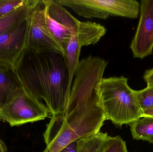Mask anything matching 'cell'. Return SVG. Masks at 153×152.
I'll return each instance as SVG.
<instances>
[{"mask_svg":"<svg viewBox=\"0 0 153 152\" xmlns=\"http://www.w3.org/2000/svg\"><path fill=\"white\" fill-rule=\"evenodd\" d=\"M108 62L89 55L79 61L63 112L51 117L44 134L43 152H59L70 144L100 132L106 120L99 86Z\"/></svg>","mask_w":153,"mask_h":152,"instance_id":"cell-1","label":"cell"},{"mask_svg":"<svg viewBox=\"0 0 153 152\" xmlns=\"http://www.w3.org/2000/svg\"><path fill=\"white\" fill-rule=\"evenodd\" d=\"M14 70L22 89L43 103L51 116L64 111L70 95L64 54L26 49Z\"/></svg>","mask_w":153,"mask_h":152,"instance_id":"cell-2","label":"cell"},{"mask_svg":"<svg viewBox=\"0 0 153 152\" xmlns=\"http://www.w3.org/2000/svg\"><path fill=\"white\" fill-rule=\"evenodd\" d=\"M101 107L106 120L117 126L130 125L142 117V111L136 97L135 90L128 84L124 76L103 77L99 86Z\"/></svg>","mask_w":153,"mask_h":152,"instance_id":"cell-3","label":"cell"},{"mask_svg":"<svg viewBox=\"0 0 153 152\" xmlns=\"http://www.w3.org/2000/svg\"><path fill=\"white\" fill-rule=\"evenodd\" d=\"M85 18L105 20L117 16L135 19L140 15V3L136 0H54Z\"/></svg>","mask_w":153,"mask_h":152,"instance_id":"cell-4","label":"cell"},{"mask_svg":"<svg viewBox=\"0 0 153 152\" xmlns=\"http://www.w3.org/2000/svg\"><path fill=\"white\" fill-rule=\"evenodd\" d=\"M50 115L43 103L23 89L0 109V120L11 127L44 120Z\"/></svg>","mask_w":153,"mask_h":152,"instance_id":"cell-5","label":"cell"},{"mask_svg":"<svg viewBox=\"0 0 153 152\" xmlns=\"http://www.w3.org/2000/svg\"><path fill=\"white\" fill-rule=\"evenodd\" d=\"M107 32L103 26L91 21L79 20L71 33L69 43L65 50V58L69 71L68 90L71 92L74 74L83 46L97 44Z\"/></svg>","mask_w":153,"mask_h":152,"instance_id":"cell-6","label":"cell"},{"mask_svg":"<svg viewBox=\"0 0 153 152\" xmlns=\"http://www.w3.org/2000/svg\"><path fill=\"white\" fill-rule=\"evenodd\" d=\"M45 0H34L28 18V34L27 49L38 51H53L64 55L62 47L49 33L46 23Z\"/></svg>","mask_w":153,"mask_h":152,"instance_id":"cell-7","label":"cell"},{"mask_svg":"<svg viewBox=\"0 0 153 152\" xmlns=\"http://www.w3.org/2000/svg\"><path fill=\"white\" fill-rule=\"evenodd\" d=\"M140 3V18L130 48L134 58L143 59L153 53V0Z\"/></svg>","mask_w":153,"mask_h":152,"instance_id":"cell-8","label":"cell"},{"mask_svg":"<svg viewBox=\"0 0 153 152\" xmlns=\"http://www.w3.org/2000/svg\"><path fill=\"white\" fill-rule=\"evenodd\" d=\"M28 34L27 19L19 26L0 35L1 64L15 68L27 49Z\"/></svg>","mask_w":153,"mask_h":152,"instance_id":"cell-9","label":"cell"},{"mask_svg":"<svg viewBox=\"0 0 153 152\" xmlns=\"http://www.w3.org/2000/svg\"><path fill=\"white\" fill-rule=\"evenodd\" d=\"M46 23L51 35L55 41L65 50L70 42L71 33L66 25L65 7L54 0H45Z\"/></svg>","mask_w":153,"mask_h":152,"instance_id":"cell-10","label":"cell"},{"mask_svg":"<svg viewBox=\"0 0 153 152\" xmlns=\"http://www.w3.org/2000/svg\"><path fill=\"white\" fill-rule=\"evenodd\" d=\"M22 89L14 68L0 63V109Z\"/></svg>","mask_w":153,"mask_h":152,"instance_id":"cell-11","label":"cell"},{"mask_svg":"<svg viewBox=\"0 0 153 152\" xmlns=\"http://www.w3.org/2000/svg\"><path fill=\"white\" fill-rule=\"evenodd\" d=\"M34 0L15 9L0 18V35L15 28L26 21L29 16Z\"/></svg>","mask_w":153,"mask_h":152,"instance_id":"cell-12","label":"cell"},{"mask_svg":"<svg viewBox=\"0 0 153 152\" xmlns=\"http://www.w3.org/2000/svg\"><path fill=\"white\" fill-rule=\"evenodd\" d=\"M129 126L134 140H142L153 145V117H142Z\"/></svg>","mask_w":153,"mask_h":152,"instance_id":"cell-13","label":"cell"},{"mask_svg":"<svg viewBox=\"0 0 153 152\" xmlns=\"http://www.w3.org/2000/svg\"><path fill=\"white\" fill-rule=\"evenodd\" d=\"M108 134L99 132L77 140L78 152H101Z\"/></svg>","mask_w":153,"mask_h":152,"instance_id":"cell-14","label":"cell"},{"mask_svg":"<svg viewBox=\"0 0 153 152\" xmlns=\"http://www.w3.org/2000/svg\"><path fill=\"white\" fill-rule=\"evenodd\" d=\"M101 152H128L126 142L120 136L108 135L104 141Z\"/></svg>","mask_w":153,"mask_h":152,"instance_id":"cell-15","label":"cell"},{"mask_svg":"<svg viewBox=\"0 0 153 152\" xmlns=\"http://www.w3.org/2000/svg\"><path fill=\"white\" fill-rule=\"evenodd\" d=\"M135 93L142 111L153 108V85H147L142 90H135Z\"/></svg>","mask_w":153,"mask_h":152,"instance_id":"cell-16","label":"cell"},{"mask_svg":"<svg viewBox=\"0 0 153 152\" xmlns=\"http://www.w3.org/2000/svg\"><path fill=\"white\" fill-rule=\"evenodd\" d=\"M28 0H0V18L27 3Z\"/></svg>","mask_w":153,"mask_h":152,"instance_id":"cell-17","label":"cell"},{"mask_svg":"<svg viewBox=\"0 0 153 152\" xmlns=\"http://www.w3.org/2000/svg\"><path fill=\"white\" fill-rule=\"evenodd\" d=\"M143 78L147 85H153V68L147 70L145 72Z\"/></svg>","mask_w":153,"mask_h":152,"instance_id":"cell-18","label":"cell"},{"mask_svg":"<svg viewBox=\"0 0 153 152\" xmlns=\"http://www.w3.org/2000/svg\"><path fill=\"white\" fill-rule=\"evenodd\" d=\"M59 152H78L77 141L68 145Z\"/></svg>","mask_w":153,"mask_h":152,"instance_id":"cell-19","label":"cell"},{"mask_svg":"<svg viewBox=\"0 0 153 152\" xmlns=\"http://www.w3.org/2000/svg\"><path fill=\"white\" fill-rule=\"evenodd\" d=\"M142 117H153V108L142 111Z\"/></svg>","mask_w":153,"mask_h":152,"instance_id":"cell-20","label":"cell"},{"mask_svg":"<svg viewBox=\"0 0 153 152\" xmlns=\"http://www.w3.org/2000/svg\"><path fill=\"white\" fill-rule=\"evenodd\" d=\"M0 152H7V147L1 140H0Z\"/></svg>","mask_w":153,"mask_h":152,"instance_id":"cell-21","label":"cell"},{"mask_svg":"<svg viewBox=\"0 0 153 152\" xmlns=\"http://www.w3.org/2000/svg\"><path fill=\"white\" fill-rule=\"evenodd\" d=\"M0 121H1V120H0Z\"/></svg>","mask_w":153,"mask_h":152,"instance_id":"cell-22","label":"cell"}]
</instances>
